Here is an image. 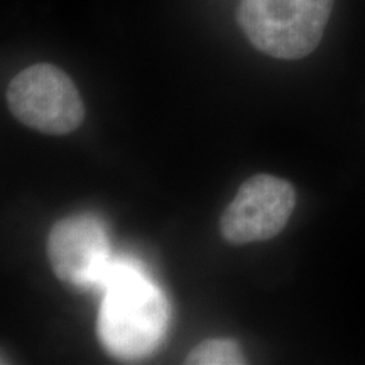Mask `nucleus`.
<instances>
[{"instance_id":"f257e3e1","label":"nucleus","mask_w":365,"mask_h":365,"mask_svg":"<svg viewBox=\"0 0 365 365\" xmlns=\"http://www.w3.org/2000/svg\"><path fill=\"white\" fill-rule=\"evenodd\" d=\"M100 291L98 336L103 349L122 360L153 354L170 327V304L143 266L115 257Z\"/></svg>"},{"instance_id":"f03ea898","label":"nucleus","mask_w":365,"mask_h":365,"mask_svg":"<svg viewBox=\"0 0 365 365\" xmlns=\"http://www.w3.org/2000/svg\"><path fill=\"white\" fill-rule=\"evenodd\" d=\"M335 0H240L237 22L255 49L301 59L318 48Z\"/></svg>"},{"instance_id":"7ed1b4c3","label":"nucleus","mask_w":365,"mask_h":365,"mask_svg":"<svg viewBox=\"0 0 365 365\" xmlns=\"http://www.w3.org/2000/svg\"><path fill=\"white\" fill-rule=\"evenodd\" d=\"M7 103L17 120L44 134H70L85 118L78 88L65 71L49 63L17 73L9 83Z\"/></svg>"},{"instance_id":"20e7f679","label":"nucleus","mask_w":365,"mask_h":365,"mask_svg":"<svg viewBox=\"0 0 365 365\" xmlns=\"http://www.w3.org/2000/svg\"><path fill=\"white\" fill-rule=\"evenodd\" d=\"M48 257L58 279L80 289H102L115 259L105 225L90 213L54 223L48 235Z\"/></svg>"},{"instance_id":"39448f33","label":"nucleus","mask_w":365,"mask_h":365,"mask_svg":"<svg viewBox=\"0 0 365 365\" xmlns=\"http://www.w3.org/2000/svg\"><path fill=\"white\" fill-rule=\"evenodd\" d=\"M296 191L289 181L271 175L249 178L222 215L220 230L230 244L269 240L289 222Z\"/></svg>"},{"instance_id":"423d86ee","label":"nucleus","mask_w":365,"mask_h":365,"mask_svg":"<svg viewBox=\"0 0 365 365\" xmlns=\"http://www.w3.org/2000/svg\"><path fill=\"white\" fill-rule=\"evenodd\" d=\"M186 364L191 365H240L245 364L237 341L228 339L205 340L196 345L186 357Z\"/></svg>"}]
</instances>
